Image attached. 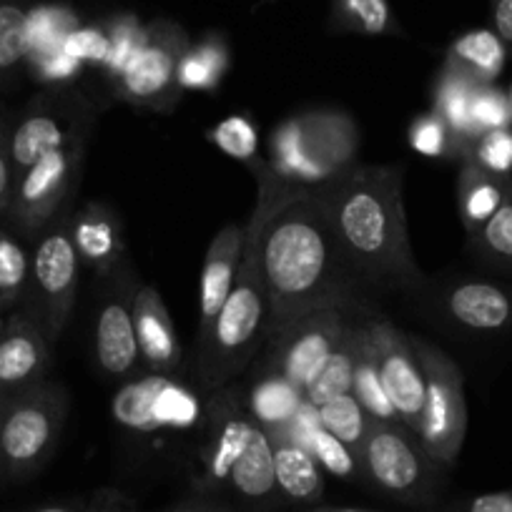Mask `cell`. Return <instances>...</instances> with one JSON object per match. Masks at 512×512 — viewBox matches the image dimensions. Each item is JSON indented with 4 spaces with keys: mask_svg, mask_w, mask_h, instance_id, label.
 I'll use <instances>...</instances> for the list:
<instances>
[{
    "mask_svg": "<svg viewBox=\"0 0 512 512\" xmlns=\"http://www.w3.org/2000/svg\"><path fill=\"white\" fill-rule=\"evenodd\" d=\"M259 264L269 334L312 312L342 309L357 279L312 191H297L267 216L259 234Z\"/></svg>",
    "mask_w": 512,
    "mask_h": 512,
    "instance_id": "6da1fadb",
    "label": "cell"
},
{
    "mask_svg": "<svg viewBox=\"0 0 512 512\" xmlns=\"http://www.w3.org/2000/svg\"><path fill=\"white\" fill-rule=\"evenodd\" d=\"M322 201L334 236L354 277L374 284L412 287L422 279L407 231L400 166L357 164L312 189Z\"/></svg>",
    "mask_w": 512,
    "mask_h": 512,
    "instance_id": "7a4b0ae2",
    "label": "cell"
},
{
    "mask_svg": "<svg viewBox=\"0 0 512 512\" xmlns=\"http://www.w3.org/2000/svg\"><path fill=\"white\" fill-rule=\"evenodd\" d=\"M256 174L259 196H256V209L251 219L246 221V241L244 254H241L239 274L231 294L226 297L219 317L211 324L209 334L199 342V357H196V374L204 390H221L224 384L239 377L251 359L256 357V349L269 334V304L267 289H264L262 264H259V234L267 221V216L277 209L282 201L297 194V186H289L274 174L267 161L259 156L249 166Z\"/></svg>",
    "mask_w": 512,
    "mask_h": 512,
    "instance_id": "3957f363",
    "label": "cell"
},
{
    "mask_svg": "<svg viewBox=\"0 0 512 512\" xmlns=\"http://www.w3.org/2000/svg\"><path fill=\"white\" fill-rule=\"evenodd\" d=\"M206 442L199 450L201 495L229 492L254 512L282 505L274 477L272 437L246 407L239 392H216L206 405Z\"/></svg>",
    "mask_w": 512,
    "mask_h": 512,
    "instance_id": "277c9868",
    "label": "cell"
},
{
    "mask_svg": "<svg viewBox=\"0 0 512 512\" xmlns=\"http://www.w3.org/2000/svg\"><path fill=\"white\" fill-rule=\"evenodd\" d=\"M357 154V121L339 108H314L274 128L267 166L284 184L312 191L357 166Z\"/></svg>",
    "mask_w": 512,
    "mask_h": 512,
    "instance_id": "5b68a950",
    "label": "cell"
},
{
    "mask_svg": "<svg viewBox=\"0 0 512 512\" xmlns=\"http://www.w3.org/2000/svg\"><path fill=\"white\" fill-rule=\"evenodd\" d=\"M68 420V395L48 379L8 395L0 407V480L21 482L46 467Z\"/></svg>",
    "mask_w": 512,
    "mask_h": 512,
    "instance_id": "8992f818",
    "label": "cell"
},
{
    "mask_svg": "<svg viewBox=\"0 0 512 512\" xmlns=\"http://www.w3.org/2000/svg\"><path fill=\"white\" fill-rule=\"evenodd\" d=\"M359 457L364 482L374 490L417 510L437 507L447 472L427 455L415 430L402 422L372 425Z\"/></svg>",
    "mask_w": 512,
    "mask_h": 512,
    "instance_id": "52a82bcc",
    "label": "cell"
},
{
    "mask_svg": "<svg viewBox=\"0 0 512 512\" xmlns=\"http://www.w3.org/2000/svg\"><path fill=\"white\" fill-rule=\"evenodd\" d=\"M415 347L425 374V402L415 435L420 437L427 455L450 472L467 437L465 379L455 359L435 344L415 337Z\"/></svg>",
    "mask_w": 512,
    "mask_h": 512,
    "instance_id": "ba28073f",
    "label": "cell"
},
{
    "mask_svg": "<svg viewBox=\"0 0 512 512\" xmlns=\"http://www.w3.org/2000/svg\"><path fill=\"white\" fill-rule=\"evenodd\" d=\"M68 219L71 216L61 214L33 239L36 249L31 254V284L26 302L21 304L38 319L51 344L61 339L71 319L81 279V259L73 246Z\"/></svg>",
    "mask_w": 512,
    "mask_h": 512,
    "instance_id": "9c48e42d",
    "label": "cell"
},
{
    "mask_svg": "<svg viewBox=\"0 0 512 512\" xmlns=\"http://www.w3.org/2000/svg\"><path fill=\"white\" fill-rule=\"evenodd\" d=\"M93 121V103L73 88H51L31 98L11 126V161L16 179L51 151L88 141Z\"/></svg>",
    "mask_w": 512,
    "mask_h": 512,
    "instance_id": "30bf717a",
    "label": "cell"
},
{
    "mask_svg": "<svg viewBox=\"0 0 512 512\" xmlns=\"http://www.w3.org/2000/svg\"><path fill=\"white\" fill-rule=\"evenodd\" d=\"M189 46V36L179 23L166 18L149 23L136 56L111 83V96L146 111L171 113L184 93L179 86V63Z\"/></svg>",
    "mask_w": 512,
    "mask_h": 512,
    "instance_id": "8fae6325",
    "label": "cell"
},
{
    "mask_svg": "<svg viewBox=\"0 0 512 512\" xmlns=\"http://www.w3.org/2000/svg\"><path fill=\"white\" fill-rule=\"evenodd\" d=\"M88 141L66 146L38 159L13 186L8 226L23 239H36L53 219L66 214V204L81 179Z\"/></svg>",
    "mask_w": 512,
    "mask_h": 512,
    "instance_id": "7c38bea8",
    "label": "cell"
},
{
    "mask_svg": "<svg viewBox=\"0 0 512 512\" xmlns=\"http://www.w3.org/2000/svg\"><path fill=\"white\" fill-rule=\"evenodd\" d=\"M113 420L136 435L186 432L206 422V405L174 374L146 372L126 379L111 402Z\"/></svg>",
    "mask_w": 512,
    "mask_h": 512,
    "instance_id": "4fadbf2b",
    "label": "cell"
},
{
    "mask_svg": "<svg viewBox=\"0 0 512 512\" xmlns=\"http://www.w3.org/2000/svg\"><path fill=\"white\" fill-rule=\"evenodd\" d=\"M349 324L352 322L344 317L342 309H322L277 329L267 337L269 352L264 369L282 374L299 390H307L324 362L339 347Z\"/></svg>",
    "mask_w": 512,
    "mask_h": 512,
    "instance_id": "5bb4252c",
    "label": "cell"
},
{
    "mask_svg": "<svg viewBox=\"0 0 512 512\" xmlns=\"http://www.w3.org/2000/svg\"><path fill=\"white\" fill-rule=\"evenodd\" d=\"M364 342L400 422L410 430H417L422 402H425V374L417 357L415 337L397 329L387 319H367Z\"/></svg>",
    "mask_w": 512,
    "mask_h": 512,
    "instance_id": "9a60e30c",
    "label": "cell"
},
{
    "mask_svg": "<svg viewBox=\"0 0 512 512\" xmlns=\"http://www.w3.org/2000/svg\"><path fill=\"white\" fill-rule=\"evenodd\" d=\"M106 279L111 282V287L98 307L93 349H96V362L103 377L113 379V382H126L141 367L134 327V294L139 287L131 284L128 264H121Z\"/></svg>",
    "mask_w": 512,
    "mask_h": 512,
    "instance_id": "2e32d148",
    "label": "cell"
},
{
    "mask_svg": "<svg viewBox=\"0 0 512 512\" xmlns=\"http://www.w3.org/2000/svg\"><path fill=\"white\" fill-rule=\"evenodd\" d=\"M445 317L475 337L512 334V284L490 279H460L442 294Z\"/></svg>",
    "mask_w": 512,
    "mask_h": 512,
    "instance_id": "e0dca14e",
    "label": "cell"
},
{
    "mask_svg": "<svg viewBox=\"0 0 512 512\" xmlns=\"http://www.w3.org/2000/svg\"><path fill=\"white\" fill-rule=\"evenodd\" d=\"M51 347L38 319L26 307H18L0 334V395H16L43 382Z\"/></svg>",
    "mask_w": 512,
    "mask_h": 512,
    "instance_id": "ac0fdd59",
    "label": "cell"
},
{
    "mask_svg": "<svg viewBox=\"0 0 512 512\" xmlns=\"http://www.w3.org/2000/svg\"><path fill=\"white\" fill-rule=\"evenodd\" d=\"M71 239L78 251L81 267L98 277H111L126 264V241H123L121 216L103 201H88L68 219Z\"/></svg>",
    "mask_w": 512,
    "mask_h": 512,
    "instance_id": "d6986e66",
    "label": "cell"
},
{
    "mask_svg": "<svg viewBox=\"0 0 512 512\" xmlns=\"http://www.w3.org/2000/svg\"><path fill=\"white\" fill-rule=\"evenodd\" d=\"M244 241L246 224H226L224 229L216 231L209 249H206L199 287V342L209 334L226 297L234 289L241 254H244Z\"/></svg>",
    "mask_w": 512,
    "mask_h": 512,
    "instance_id": "ffe728a7",
    "label": "cell"
},
{
    "mask_svg": "<svg viewBox=\"0 0 512 512\" xmlns=\"http://www.w3.org/2000/svg\"><path fill=\"white\" fill-rule=\"evenodd\" d=\"M134 327L141 367L154 374H174L181 364V342L159 289L141 284L134 294Z\"/></svg>",
    "mask_w": 512,
    "mask_h": 512,
    "instance_id": "44dd1931",
    "label": "cell"
},
{
    "mask_svg": "<svg viewBox=\"0 0 512 512\" xmlns=\"http://www.w3.org/2000/svg\"><path fill=\"white\" fill-rule=\"evenodd\" d=\"M274 447V477L282 502L317 507L324 497V470L312 452L289 435H269Z\"/></svg>",
    "mask_w": 512,
    "mask_h": 512,
    "instance_id": "7402d4cb",
    "label": "cell"
},
{
    "mask_svg": "<svg viewBox=\"0 0 512 512\" xmlns=\"http://www.w3.org/2000/svg\"><path fill=\"white\" fill-rule=\"evenodd\" d=\"M512 196V176H497L482 169L470 156L460 161L457 176V211L467 236L475 234L497 214L502 204Z\"/></svg>",
    "mask_w": 512,
    "mask_h": 512,
    "instance_id": "603a6c76",
    "label": "cell"
},
{
    "mask_svg": "<svg viewBox=\"0 0 512 512\" xmlns=\"http://www.w3.org/2000/svg\"><path fill=\"white\" fill-rule=\"evenodd\" d=\"M477 86L482 83L472 81L465 71L447 61L442 63L435 86H432V111L450 126L465 156L470 154L472 144L477 141L475 126H472V98H475Z\"/></svg>",
    "mask_w": 512,
    "mask_h": 512,
    "instance_id": "cb8c5ba5",
    "label": "cell"
},
{
    "mask_svg": "<svg viewBox=\"0 0 512 512\" xmlns=\"http://www.w3.org/2000/svg\"><path fill=\"white\" fill-rule=\"evenodd\" d=\"M304 400H307L304 390H299L297 384L284 379L282 374L264 369L251 384L249 395H246V407L269 435H282L289 430Z\"/></svg>",
    "mask_w": 512,
    "mask_h": 512,
    "instance_id": "d4e9b609",
    "label": "cell"
},
{
    "mask_svg": "<svg viewBox=\"0 0 512 512\" xmlns=\"http://www.w3.org/2000/svg\"><path fill=\"white\" fill-rule=\"evenodd\" d=\"M507 48L495 31L477 28V31L462 33L460 38L450 43L445 53V61L465 71L472 81L490 86L497 81L507 61Z\"/></svg>",
    "mask_w": 512,
    "mask_h": 512,
    "instance_id": "484cf974",
    "label": "cell"
},
{
    "mask_svg": "<svg viewBox=\"0 0 512 512\" xmlns=\"http://www.w3.org/2000/svg\"><path fill=\"white\" fill-rule=\"evenodd\" d=\"M359 354H362V322H352L347 334L342 337V342H339V347L332 352V357L324 362V367L319 369L314 382L304 390L307 402L319 407L322 402L332 400V397L352 392L354 367L359 362Z\"/></svg>",
    "mask_w": 512,
    "mask_h": 512,
    "instance_id": "4316f807",
    "label": "cell"
},
{
    "mask_svg": "<svg viewBox=\"0 0 512 512\" xmlns=\"http://www.w3.org/2000/svg\"><path fill=\"white\" fill-rule=\"evenodd\" d=\"M229 71V46L221 33H209L191 43L179 63L181 91H216Z\"/></svg>",
    "mask_w": 512,
    "mask_h": 512,
    "instance_id": "83f0119b",
    "label": "cell"
},
{
    "mask_svg": "<svg viewBox=\"0 0 512 512\" xmlns=\"http://www.w3.org/2000/svg\"><path fill=\"white\" fill-rule=\"evenodd\" d=\"M31 0H0V91L18 81L28 61Z\"/></svg>",
    "mask_w": 512,
    "mask_h": 512,
    "instance_id": "f1b7e54d",
    "label": "cell"
},
{
    "mask_svg": "<svg viewBox=\"0 0 512 512\" xmlns=\"http://www.w3.org/2000/svg\"><path fill=\"white\" fill-rule=\"evenodd\" d=\"M329 31L354 36H402L390 0H332Z\"/></svg>",
    "mask_w": 512,
    "mask_h": 512,
    "instance_id": "f546056e",
    "label": "cell"
},
{
    "mask_svg": "<svg viewBox=\"0 0 512 512\" xmlns=\"http://www.w3.org/2000/svg\"><path fill=\"white\" fill-rule=\"evenodd\" d=\"M31 256L23 249L21 236L11 226L0 224V314L18 309L28 297Z\"/></svg>",
    "mask_w": 512,
    "mask_h": 512,
    "instance_id": "4dcf8cb0",
    "label": "cell"
},
{
    "mask_svg": "<svg viewBox=\"0 0 512 512\" xmlns=\"http://www.w3.org/2000/svg\"><path fill=\"white\" fill-rule=\"evenodd\" d=\"M470 251L487 267L512 274V196L485 226L470 234Z\"/></svg>",
    "mask_w": 512,
    "mask_h": 512,
    "instance_id": "1f68e13d",
    "label": "cell"
},
{
    "mask_svg": "<svg viewBox=\"0 0 512 512\" xmlns=\"http://www.w3.org/2000/svg\"><path fill=\"white\" fill-rule=\"evenodd\" d=\"M317 415L324 430L332 432L334 437H339L344 445H349L357 452L362 450L364 440H367L369 430H372L374 425V422L369 420L367 412L362 410V405L354 400L352 392L322 402V405L317 407Z\"/></svg>",
    "mask_w": 512,
    "mask_h": 512,
    "instance_id": "d6a6232c",
    "label": "cell"
},
{
    "mask_svg": "<svg viewBox=\"0 0 512 512\" xmlns=\"http://www.w3.org/2000/svg\"><path fill=\"white\" fill-rule=\"evenodd\" d=\"M352 395L354 400L362 405V410L367 412L369 420H372L374 425H392V422H400V415H397L395 405H392L387 392H384L382 379H379L372 357H369L367 352V342H364V322H362V354H359V362L357 367H354Z\"/></svg>",
    "mask_w": 512,
    "mask_h": 512,
    "instance_id": "836d02e7",
    "label": "cell"
},
{
    "mask_svg": "<svg viewBox=\"0 0 512 512\" xmlns=\"http://www.w3.org/2000/svg\"><path fill=\"white\" fill-rule=\"evenodd\" d=\"M106 33H108V56L106 61L101 63V73L108 81V86H111V83L126 71L131 58L136 56V51H139L141 43H144L146 26H141L139 18L134 16H118L106 23Z\"/></svg>",
    "mask_w": 512,
    "mask_h": 512,
    "instance_id": "e575fe53",
    "label": "cell"
},
{
    "mask_svg": "<svg viewBox=\"0 0 512 512\" xmlns=\"http://www.w3.org/2000/svg\"><path fill=\"white\" fill-rule=\"evenodd\" d=\"M410 146L417 154L427 156V159H460L462 149L457 144L455 134L450 131L445 121L437 116L435 111L422 113L412 121L410 126Z\"/></svg>",
    "mask_w": 512,
    "mask_h": 512,
    "instance_id": "d590c367",
    "label": "cell"
},
{
    "mask_svg": "<svg viewBox=\"0 0 512 512\" xmlns=\"http://www.w3.org/2000/svg\"><path fill=\"white\" fill-rule=\"evenodd\" d=\"M211 144L226 156L236 161H244L246 166L254 164L259 159V136H256V126L246 116H229L216 128H211L209 134Z\"/></svg>",
    "mask_w": 512,
    "mask_h": 512,
    "instance_id": "8d00e7d4",
    "label": "cell"
},
{
    "mask_svg": "<svg viewBox=\"0 0 512 512\" xmlns=\"http://www.w3.org/2000/svg\"><path fill=\"white\" fill-rule=\"evenodd\" d=\"M472 126H475L477 136L495 131V128H512L510 98L495 83L477 86L475 98H472Z\"/></svg>",
    "mask_w": 512,
    "mask_h": 512,
    "instance_id": "74e56055",
    "label": "cell"
},
{
    "mask_svg": "<svg viewBox=\"0 0 512 512\" xmlns=\"http://www.w3.org/2000/svg\"><path fill=\"white\" fill-rule=\"evenodd\" d=\"M472 161L482 166V169L492 171L497 176L512 174V128H495L487 134L477 136V141L470 149Z\"/></svg>",
    "mask_w": 512,
    "mask_h": 512,
    "instance_id": "f35d334b",
    "label": "cell"
},
{
    "mask_svg": "<svg viewBox=\"0 0 512 512\" xmlns=\"http://www.w3.org/2000/svg\"><path fill=\"white\" fill-rule=\"evenodd\" d=\"M63 51L78 63H98L101 66L108 56V33L106 26L83 28V31H73L71 36L63 41Z\"/></svg>",
    "mask_w": 512,
    "mask_h": 512,
    "instance_id": "ab89813d",
    "label": "cell"
},
{
    "mask_svg": "<svg viewBox=\"0 0 512 512\" xmlns=\"http://www.w3.org/2000/svg\"><path fill=\"white\" fill-rule=\"evenodd\" d=\"M11 126V113L0 106V219L11 209L13 186H16V174H13L11 161Z\"/></svg>",
    "mask_w": 512,
    "mask_h": 512,
    "instance_id": "60d3db41",
    "label": "cell"
},
{
    "mask_svg": "<svg viewBox=\"0 0 512 512\" xmlns=\"http://www.w3.org/2000/svg\"><path fill=\"white\" fill-rule=\"evenodd\" d=\"M442 512H512V487L452 502Z\"/></svg>",
    "mask_w": 512,
    "mask_h": 512,
    "instance_id": "b9f144b4",
    "label": "cell"
},
{
    "mask_svg": "<svg viewBox=\"0 0 512 512\" xmlns=\"http://www.w3.org/2000/svg\"><path fill=\"white\" fill-rule=\"evenodd\" d=\"M492 26L512 56V0H492Z\"/></svg>",
    "mask_w": 512,
    "mask_h": 512,
    "instance_id": "7bdbcfd3",
    "label": "cell"
},
{
    "mask_svg": "<svg viewBox=\"0 0 512 512\" xmlns=\"http://www.w3.org/2000/svg\"><path fill=\"white\" fill-rule=\"evenodd\" d=\"M164 512H239V510L224 505V502H216L214 497L209 495H199V497H189V500L184 502H176V505L166 507Z\"/></svg>",
    "mask_w": 512,
    "mask_h": 512,
    "instance_id": "ee69618b",
    "label": "cell"
},
{
    "mask_svg": "<svg viewBox=\"0 0 512 512\" xmlns=\"http://www.w3.org/2000/svg\"><path fill=\"white\" fill-rule=\"evenodd\" d=\"M83 512H141V510L131 505V502L121 500L118 495H111V497H98L96 502L86 505V510Z\"/></svg>",
    "mask_w": 512,
    "mask_h": 512,
    "instance_id": "f6af8a7d",
    "label": "cell"
},
{
    "mask_svg": "<svg viewBox=\"0 0 512 512\" xmlns=\"http://www.w3.org/2000/svg\"><path fill=\"white\" fill-rule=\"evenodd\" d=\"M88 502H56V505H43L33 512H83Z\"/></svg>",
    "mask_w": 512,
    "mask_h": 512,
    "instance_id": "bcb514c9",
    "label": "cell"
},
{
    "mask_svg": "<svg viewBox=\"0 0 512 512\" xmlns=\"http://www.w3.org/2000/svg\"><path fill=\"white\" fill-rule=\"evenodd\" d=\"M307 512H379V510H364V507H309Z\"/></svg>",
    "mask_w": 512,
    "mask_h": 512,
    "instance_id": "7dc6e473",
    "label": "cell"
},
{
    "mask_svg": "<svg viewBox=\"0 0 512 512\" xmlns=\"http://www.w3.org/2000/svg\"><path fill=\"white\" fill-rule=\"evenodd\" d=\"M3 327H6V322H3V317H0V334H3Z\"/></svg>",
    "mask_w": 512,
    "mask_h": 512,
    "instance_id": "c3c4849f",
    "label": "cell"
},
{
    "mask_svg": "<svg viewBox=\"0 0 512 512\" xmlns=\"http://www.w3.org/2000/svg\"><path fill=\"white\" fill-rule=\"evenodd\" d=\"M3 400H6V395H0V407H3Z\"/></svg>",
    "mask_w": 512,
    "mask_h": 512,
    "instance_id": "681fc988",
    "label": "cell"
},
{
    "mask_svg": "<svg viewBox=\"0 0 512 512\" xmlns=\"http://www.w3.org/2000/svg\"><path fill=\"white\" fill-rule=\"evenodd\" d=\"M507 98H510V106H512V88H510V96H507Z\"/></svg>",
    "mask_w": 512,
    "mask_h": 512,
    "instance_id": "f907efd6",
    "label": "cell"
}]
</instances>
